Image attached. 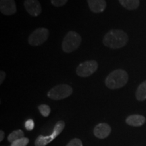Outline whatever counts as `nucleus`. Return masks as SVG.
Segmentation results:
<instances>
[{
    "label": "nucleus",
    "instance_id": "f257e3e1",
    "mask_svg": "<svg viewBox=\"0 0 146 146\" xmlns=\"http://www.w3.org/2000/svg\"><path fill=\"white\" fill-rule=\"evenodd\" d=\"M129 41L128 35L123 30L112 29L104 36L103 43L106 47L116 50L125 47Z\"/></svg>",
    "mask_w": 146,
    "mask_h": 146
},
{
    "label": "nucleus",
    "instance_id": "f03ea898",
    "mask_svg": "<svg viewBox=\"0 0 146 146\" xmlns=\"http://www.w3.org/2000/svg\"><path fill=\"white\" fill-rule=\"evenodd\" d=\"M129 81V74L123 69H116L110 72L105 79L106 86L110 89H117L125 86Z\"/></svg>",
    "mask_w": 146,
    "mask_h": 146
},
{
    "label": "nucleus",
    "instance_id": "7ed1b4c3",
    "mask_svg": "<svg viewBox=\"0 0 146 146\" xmlns=\"http://www.w3.org/2000/svg\"><path fill=\"white\" fill-rule=\"evenodd\" d=\"M82 38L81 35L74 31H70L66 35L64 38L62 48L64 52L72 53L77 50L80 45L81 44Z\"/></svg>",
    "mask_w": 146,
    "mask_h": 146
},
{
    "label": "nucleus",
    "instance_id": "20e7f679",
    "mask_svg": "<svg viewBox=\"0 0 146 146\" xmlns=\"http://www.w3.org/2000/svg\"><path fill=\"white\" fill-rule=\"evenodd\" d=\"M65 127V123L63 120H59L56 123L54 127V130L50 135L44 136L40 135L37 137L35 141V146H46L49 143L54 141L59 135L62 132Z\"/></svg>",
    "mask_w": 146,
    "mask_h": 146
},
{
    "label": "nucleus",
    "instance_id": "39448f33",
    "mask_svg": "<svg viewBox=\"0 0 146 146\" xmlns=\"http://www.w3.org/2000/svg\"><path fill=\"white\" fill-rule=\"evenodd\" d=\"M72 93V87L67 84H60L52 87L47 93V96L52 100H60L68 98Z\"/></svg>",
    "mask_w": 146,
    "mask_h": 146
},
{
    "label": "nucleus",
    "instance_id": "423d86ee",
    "mask_svg": "<svg viewBox=\"0 0 146 146\" xmlns=\"http://www.w3.org/2000/svg\"><path fill=\"white\" fill-rule=\"evenodd\" d=\"M50 36V31L46 28H38L32 32L29 36L28 43L31 46H40L48 39Z\"/></svg>",
    "mask_w": 146,
    "mask_h": 146
},
{
    "label": "nucleus",
    "instance_id": "0eeeda50",
    "mask_svg": "<svg viewBox=\"0 0 146 146\" xmlns=\"http://www.w3.org/2000/svg\"><path fill=\"white\" fill-rule=\"evenodd\" d=\"M98 68V63L96 60H88L82 62L76 69V73L81 77H88L92 75Z\"/></svg>",
    "mask_w": 146,
    "mask_h": 146
},
{
    "label": "nucleus",
    "instance_id": "6e6552de",
    "mask_svg": "<svg viewBox=\"0 0 146 146\" xmlns=\"http://www.w3.org/2000/svg\"><path fill=\"white\" fill-rule=\"evenodd\" d=\"M24 6L31 16H38L42 12L41 3L39 0H25Z\"/></svg>",
    "mask_w": 146,
    "mask_h": 146
},
{
    "label": "nucleus",
    "instance_id": "1a4fd4ad",
    "mask_svg": "<svg viewBox=\"0 0 146 146\" xmlns=\"http://www.w3.org/2000/svg\"><path fill=\"white\" fill-rule=\"evenodd\" d=\"M16 5L14 0H0V11L5 16H10L16 12Z\"/></svg>",
    "mask_w": 146,
    "mask_h": 146
},
{
    "label": "nucleus",
    "instance_id": "9d476101",
    "mask_svg": "<svg viewBox=\"0 0 146 146\" xmlns=\"http://www.w3.org/2000/svg\"><path fill=\"white\" fill-rule=\"evenodd\" d=\"M111 131L112 129L108 124L100 123L94 128V134L97 138L103 139L110 135Z\"/></svg>",
    "mask_w": 146,
    "mask_h": 146
},
{
    "label": "nucleus",
    "instance_id": "9b49d317",
    "mask_svg": "<svg viewBox=\"0 0 146 146\" xmlns=\"http://www.w3.org/2000/svg\"><path fill=\"white\" fill-rule=\"evenodd\" d=\"M89 8L94 13H102L106 8V0H87Z\"/></svg>",
    "mask_w": 146,
    "mask_h": 146
},
{
    "label": "nucleus",
    "instance_id": "f8f14e48",
    "mask_svg": "<svg viewBox=\"0 0 146 146\" xmlns=\"http://www.w3.org/2000/svg\"><path fill=\"white\" fill-rule=\"evenodd\" d=\"M145 118L143 116L139 114H133L128 116L126 119L127 125L132 127H141L145 123Z\"/></svg>",
    "mask_w": 146,
    "mask_h": 146
},
{
    "label": "nucleus",
    "instance_id": "ddd939ff",
    "mask_svg": "<svg viewBox=\"0 0 146 146\" xmlns=\"http://www.w3.org/2000/svg\"><path fill=\"white\" fill-rule=\"evenodd\" d=\"M124 8L129 10H134L139 6V0H118Z\"/></svg>",
    "mask_w": 146,
    "mask_h": 146
},
{
    "label": "nucleus",
    "instance_id": "4468645a",
    "mask_svg": "<svg viewBox=\"0 0 146 146\" xmlns=\"http://www.w3.org/2000/svg\"><path fill=\"white\" fill-rule=\"evenodd\" d=\"M135 96L138 101H144L146 100V81L139 85L137 89Z\"/></svg>",
    "mask_w": 146,
    "mask_h": 146
},
{
    "label": "nucleus",
    "instance_id": "2eb2a0df",
    "mask_svg": "<svg viewBox=\"0 0 146 146\" xmlns=\"http://www.w3.org/2000/svg\"><path fill=\"white\" fill-rule=\"evenodd\" d=\"M25 137V134L24 132L21 129H18V130L14 131L13 132H12L9 135L8 137V141L10 143H13L14 141H16V140L20 139Z\"/></svg>",
    "mask_w": 146,
    "mask_h": 146
},
{
    "label": "nucleus",
    "instance_id": "dca6fc26",
    "mask_svg": "<svg viewBox=\"0 0 146 146\" xmlns=\"http://www.w3.org/2000/svg\"><path fill=\"white\" fill-rule=\"evenodd\" d=\"M40 113L44 117H47L51 113V108L47 104H41L38 106Z\"/></svg>",
    "mask_w": 146,
    "mask_h": 146
},
{
    "label": "nucleus",
    "instance_id": "f3484780",
    "mask_svg": "<svg viewBox=\"0 0 146 146\" xmlns=\"http://www.w3.org/2000/svg\"><path fill=\"white\" fill-rule=\"evenodd\" d=\"M29 142V138L27 137H23L20 139L16 140V141H14L13 143H11L10 146H27L28 145Z\"/></svg>",
    "mask_w": 146,
    "mask_h": 146
},
{
    "label": "nucleus",
    "instance_id": "a211bd4d",
    "mask_svg": "<svg viewBox=\"0 0 146 146\" xmlns=\"http://www.w3.org/2000/svg\"><path fill=\"white\" fill-rule=\"evenodd\" d=\"M68 0H51V3L55 7H61L68 2Z\"/></svg>",
    "mask_w": 146,
    "mask_h": 146
},
{
    "label": "nucleus",
    "instance_id": "6ab92c4d",
    "mask_svg": "<svg viewBox=\"0 0 146 146\" xmlns=\"http://www.w3.org/2000/svg\"><path fill=\"white\" fill-rule=\"evenodd\" d=\"M66 146H83V143L81 140L78 138L73 139L69 143L67 144Z\"/></svg>",
    "mask_w": 146,
    "mask_h": 146
},
{
    "label": "nucleus",
    "instance_id": "aec40b11",
    "mask_svg": "<svg viewBox=\"0 0 146 146\" xmlns=\"http://www.w3.org/2000/svg\"><path fill=\"white\" fill-rule=\"evenodd\" d=\"M25 128L27 131H32L34 129L35 127V123L34 121L32 119H29L27 120L25 123Z\"/></svg>",
    "mask_w": 146,
    "mask_h": 146
},
{
    "label": "nucleus",
    "instance_id": "412c9836",
    "mask_svg": "<svg viewBox=\"0 0 146 146\" xmlns=\"http://www.w3.org/2000/svg\"><path fill=\"white\" fill-rule=\"evenodd\" d=\"M5 76H6V74H5L4 71L1 70V72H0V84H1V85L3 83V82L4 81Z\"/></svg>",
    "mask_w": 146,
    "mask_h": 146
},
{
    "label": "nucleus",
    "instance_id": "4be33fe9",
    "mask_svg": "<svg viewBox=\"0 0 146 146\" xmlns=\"http://www.w3.org/2000/svg\"><path fill=\"white\" fill-rule=\"evenodd\" d=\"M5 137V133L3 132L2 130L0 131V141H2L4 139Z\"/></svg>",
    "mask_w": 146,
    "mask_h": 146
}]
</instances>
